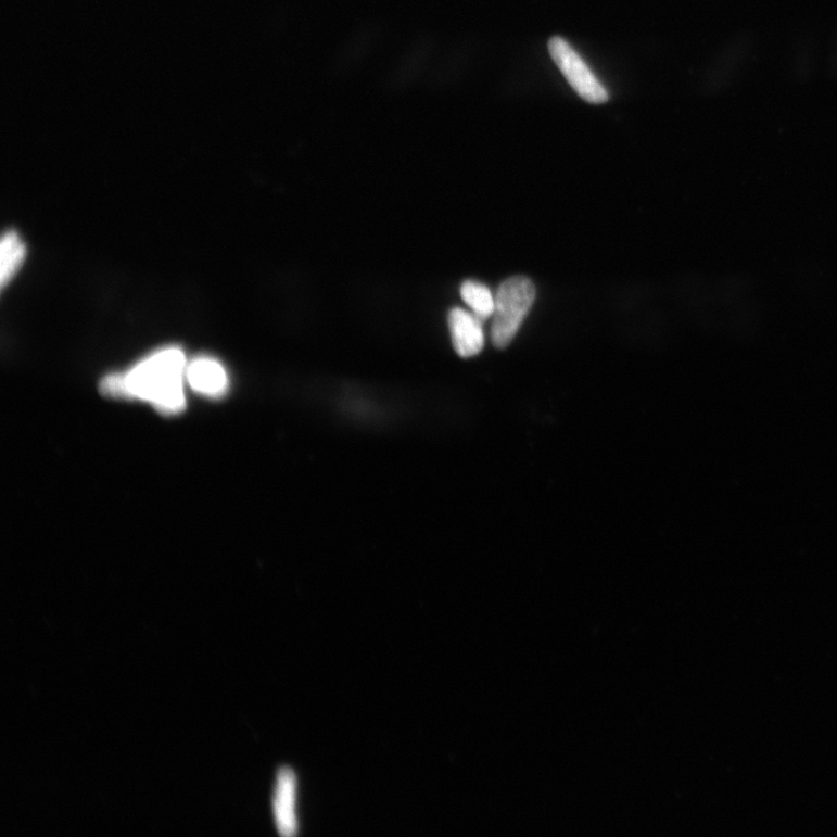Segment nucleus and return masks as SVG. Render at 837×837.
<instances>
[{
	"label": "nucleus",
	"mask_w": 837,
	"mask_h": 837,
	"mask_svg": "<svg viewBox=\"0 0 837 837\" xmlns=\"http://www.w3.org/2000/svg\"><path fill=\"white\" fill-rule=\"evenodd\" d=\"M187 368L182 351H161L123 375L126 398L151 402L164 415L183 411Z\"/></svg>",
	"instance_id": "obj_1"
},
{
	"label": "nucleus",
	"mask_w": 837,
	"mask_h": 837,
	"mask_svg": "<svg viewBox=\"0 0 837 837\" xmlns=\"http://www.w3.org/2000/svg\"><path fill=\"white\" fill-rule=\"evenodd\" d=\"M535 297V286L528 277L508 278L498 288L491 327V340L497 348L504 350L513 341Z\"/></svg>",
	"instance_id": "obj_2"
},
{
	"label": "nucleus",
	"mask_w": 837,
	"mask_h": 837,
	"mask_svg": "<svg viewBox=\"0 0 837 837\" xmlns=\"http://www.w3.org/2000/svg\"><path fill=\"white\" fill-rule=\"evenodd\" d=\"M26 256L25 244L15 232H7L0 243V283L5 288Z\"/></svg>",
	"instance_id": "obj_7"
},
{
	"label": "nucleus",
	"mask_w": 837,
	"mask_h": 837,
	"mask_svg": "<svg viewBox=\"0 0 837 837\" xmlns=\"http://www.w3.org/2000/svg\"><path fill=\"white\" fill-rule=\"evenodd\" d=\"M187 379L191 388L208 397H220L227 391L228 377L218 360L201 357L187 368Z\"/></svg>",
	"instance_id": "obj_6"
},
{
	"label": "nucleus",
	"mask_w": 837,
	"mask_h": 837,
	"mask_svg": "<svg viewBox=\"0 0 837 837\" xmlns=\"http://www.w3.org/2000/svg\"><path fill=\"white\" fill-rule=\"evenodd\" d=\"M461 295L472 314L481 320L485 321L494 316L495 295L486 286L475 281H467L461 287Z\"/></svg>",
	"instance_id": "obj_8"
},
{
	"label": "nucleus",
	"mask_w": 837,
	"mask_h": 837,
	"mask_svg": "<svg viewBox=\"0 0 837 837\" xmlns=\"http://www.w3.org/2000/svg\"><path fill=\"white\" fill-rule=\"evenodd\" d=\"M548 48L557 68L561 71L569 85L584 101L591 104H601L609 101V92L569 42L561 37H554L550 39Z\"/></svg>",
	"instance_id": "obj_3"
},
{
	"label": "nucleus",
	"mask_w": 837,
	"mask_h": 837,
	"mask_svg": "<svg viewBox=\"0 0 837 837\" xmlns=\"http://www.w3.org/2000/svg\"><path fill=\"white\" fill-rule=\"evenodd\" d=\"M295 799H297V778L291 769L283 768L278 771L274 795L275 822L279 834L283 836H293L299 830Z\"/></svg>",
	"instance_id": "obj_5"
},
{
	"label": "nucleus",
	"mask_w": 837,
	"mask_h": 837,
	"mask_svg": "<svg viewBox=\"0 0 837 837\" xmlns=\"http://www.w3.org/2000/svg\"><path fill=\"white\" fill-rule=\"evenodd\" d=\"M448 324L453 346L459 356L469 358L483 351L485 344L483 320L472 312L455 307L449 312Z\"/></svg>",
	"instance_id": "obj_4"
}]
</instances>
